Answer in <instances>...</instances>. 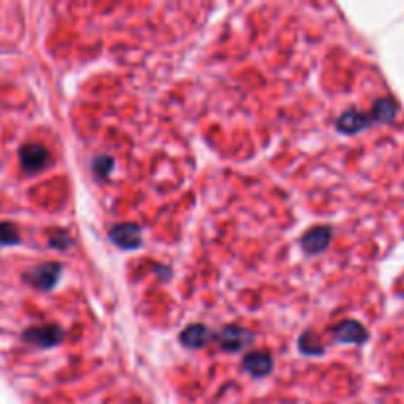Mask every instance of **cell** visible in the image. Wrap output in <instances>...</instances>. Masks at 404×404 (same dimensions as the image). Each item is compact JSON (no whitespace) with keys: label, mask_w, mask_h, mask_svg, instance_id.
Masks as SVG:
<instances>
[{"label":"cell","mask_w":404,"mask_h":404,"mask_svg":"<svg viewBox=\"0 0 404 404\" xmlns=\"http://www.w3.org/2000/svg\"><path fill=\"white\" fill-rule=\"evenodd\" d=\"M111 239L122 248H136L140 245V231L136 225H118L111 231Z\"/></svg>","instance_id":"3"},{"label":"cell","mask_w":404,"mask_h":404,"mask_svg":"<svg viewBox=\"0 0 404 404\" xmlns=\"http://www.w3.org/2000/svg\"><path fill=\"white\" fill-rule=\"evenodd\" d=\"M16 241H18L16 229H14L12 225H8V223H2L0 225V245H12Z\"/></svg>","instance_id":"10"},{"label":"cell","mask_w":404,"mask_h":404,"mask_svg":"<svg viewBox=\"0 0 404 404\" xmlns=\"http://www.w3.org/2000/svg\"><path fill=\"white\" fill-rule=\"evenodd\" d=\"M365 338L363 329L357 326L355 322H345L343 326H339L338 339L339 341H361Z\"/></svg>","instance_id":"9"},{"label":"cell","mask_w":404,"mask_h":404,"mask_svg":"<svg viewBox=\"0 0 404 404\" xmlns=\"http://www.w3.org/2000/svg\"><path fill=\"white\" fill-rule=\"evenodd\" d=\"M327 241H329V231L326 227H318L302 239V247L308 252H322L327 247Z\"/></svg>","instance_id":"6"},{"label":"cell","mask_w":404,"mask_h":404,"mask_svg":"<svg viewBox=\"0 0 404 404\" xmlns=\"http://www.w3.org/2000/svg\"><path fill=\"white\" fill-rule=\"evenodd\" d=\"M59 273H62V266H59V264H55V262H48V264H44V266H38L36 270H32V273L28 274L26 278L32 282V284H34V286L52 288L53 284L57 282Z\"/></svg>","instance_id":"1"},{"label":"cell","mask_w":404,"mask_h":404,"mask_svg":"<svg viewBox=\"0 0 404 404\" xmlns=\"http://www.w3.org/2000/svg\"><path fill=\"white\" fill-rule=\"evenodd\" d=\"M247 369L252 373V375H257V377H261V375H266L268 371H270V367H273V359L266 355V353H250L247 357Z\"/></svg>","instance_id":"7"},{"label":"cell","mask_w":404,"mask_h":404,"mask_svg":"<svg viewBox=\"0 0 404 404\" xmlns=\"http://www.w3.org/2000/svg\"><path fill=\"white\" fill-rule=\"evenodd\" d=\"M28 341L36 343V345H44V347H50V345H55L59 339H62V333L55 326L50 327H42V329H32L26 333Z\"/></svg>","instance_id":"5"},{"label":"cell","mask_w":404,"mask_h":404,"mask_svg":"<svg viewBox=\"0 0 404 404\" xmlns=\"http://www.w3.org/2000/svg\"><path fill=\"white\" fill-rule=\"evenodd\" d=\"M217 341H219V345H221L223 349L231 351V349L245 347L248 341H250V336H248L245 329H241V327H227V329H223L221 333L217 336Z\"/></svg>","instance_id":"4"},{"label":"cell","mask_w":404,"mask_h":404,"mask_svg":"<svg viewBox=\"0 0 404 404\" xmlns=\"http://www.w3.org/2000/svg\"><path fill=\"white\" fill-rule=\"evenodd\" d=\"M209 333L208 329L203 326H190L185 331L182 333V343L183 345H187V347H203L205 343H208Z\"/></svg>","instance_id":"8"},{"label":"cell","mask_w":404,"mask_h":404,"mask_svg":"<svg viewBox=\"0 0 404 404\" xmlns=\"http://www.w3.org/2000/svg\"><path fill=\"white\" fill-rule=\"evenodd\" d=\"M20 160H22V166L28 172H38L46 166L48 162V150L39 144H28L22 148L20 152Z\"/></svg>","instance_id":"2"}]
</instances>
